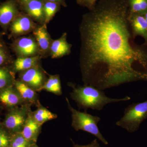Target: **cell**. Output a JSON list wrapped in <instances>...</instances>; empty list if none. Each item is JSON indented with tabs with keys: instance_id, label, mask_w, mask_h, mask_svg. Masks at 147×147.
<instances>
[{
	"instance_id": "cell-1",
	"label": "cell",
	"mask_w": 147,
	"mask_h": 147,
	"mask_svg": "<svg viewBox=\"0 0 147 147\" xmlns=\"http://www.w3.org/2000/svg\"><path fill=\"white\" fill-rule=\"evenodd\" d=\"M129 14L127 0H98L83 15L79 32L84 85L103 90L147 81V51L132 45Z\"/></svg>"
},
{
	"instance_id": "cell-2",
	"label": "cell",
	"mask_w": 147,
	"mask_h": 147,
	"mask_svg": "<svg viewBox=\"0 0 147 147\" xmlns=\"http://www.w3.org/2000/svg\"><path fill=\"white\" fill-rule=\"evenodd\" d=\"M68 86L72 89L70 93L71 98L77 103L79 109H83L86 112L89 108L100 111L109 103L127 101L131 99V98L128 96L121 98L108 97L102 90L90 85L82 86L69 83Z\"/></svg>"
},
{
	"instance_id": "cell-3",
	"label": "cell",
	"mask_w": 147,
	"mask_h": 147,
	"mask_svg": "<svg viewBox=\"0 0 147 147\" xmlns=\"http://www.w3.org/2000/svg\"><path fill=\"white\" fill-rule=\"evenodd\" d=\"M69 110L71 113V126L76 131L82 130L92 134L105 145L108 142L102 136L98 127L100 118L93 116L87 112H81L74 109L70 104L68 98L66 97Z\"/></svg>"
},
{
	"instance_id": "cell-4",
	"label": "cell",
	"mask_w": 147,
	"mask_h": 147,
	"mask_svg": "<svg viewBox=\"0 0 147 147\" xmlns=\"http://www.w3.org/2000/svg\"><path fill=\"white\" fill-rule=\"evenodd\" d=\"M146 119L147 100L127 106L123 116L116 123V125L132 133L138 130L141 124Z\"/></svg>"
},
{
	"instance_id": "cell-5",
	"label": "cell",
	"mask_w": 147,
	"mask_h": 147,
	"mask_svg": "<svg viewBox=\"0 0 147 147\" xmlns=\"http://www.w3.org/2000/svg\"><path fill=\"white\" fill-rule=\"evenodd\" d=\"M32 105L26 103L9 108L2 123L3 125L11 134L21 132Z\"/></svg>"
},
{
	"instance_id": "cell-6",
	"label": "cell",
	"mask_w": 147,
	"mask_h": 147,
	"mask_svg": "<svg viewBox=\"0 0 147 147\" xmlns=\"http://www.w3.org/2000/svg\"><path fill=\"white\" fill-rule=\"evenodd\" d=\"M18 77L19 80L36 92L41 91L48 79L41 65L19 72Z\"/></svg>"
},
{
	"instance_id": "cell-7",
	"label": "cell",
	"mask_w": 147,
	"mask_h": 147,
	"mask_svg": "<svg viewBox=\"0 0 147 147\" xmlns=\"http://www.w3.org/2000/svg\"><path fill=\"white\" fill-rule=\"evenodd\" d=\"M11 47L17 57L40 56L38 45L33 36L17 38L11 44Z\"/></svg>"
},
{
	"instance_id": "cell-8",
	"label": "cell",
	"mask_w": 147,
	"mask_h": 147,
	"mask_svg": "<svg viewBox=\"0 0 147 147\" xmlns=\"http://www.w3.org/2000/svg\"><path fill=\"white\" fill-rule=\"evenodd\" d=\"M38 25L26 13L20 12L9 26V37L17 38L32 32Z\"/></svg>"
},
{
	"instance_id": "cell-9",
	"label": "cell",
	"mask_w": 147,
	"mask_h": 147,
	"mask_svg": "<svg viewBox=\"0 0 147 147\" xmlns=\"http://www.w3.org/2000/svg\"><path fill=\"white\" fill-rule=\"evenodd\" d=\"M18 4L17 0H6L0 4V27L5 31L20 13Z\"/></svg>"
},
{
	"instance_id": "cell-10",
	"label": "cell",
	"mask_w": 147,
	"mask_h": 147,
	"mask_svg": "<svg viewBox=\"0 0 147 147\" xmlns=\"http://www.w3.org/2000/svg\"><path fill=\"white\" fill-rule=\"evenodd\" d=\"M32 33L38 45L40 56L45 57L49 55L50 45L53 41L47 31V25H38Z\"/></svg>"
},
{
	"instance_id": "cell-11",
	"label": "cell",
	"mask_w": 147,
	"mask_h": 147,
	"mask_svg": "<svg viewBox=\"0 0 147 147\" xmlns=\"http://www.w3.org/2000/svg\"><path fill=\"white\" fill-rule=\"evenodd\" d=\"M44 1V0H29L21 5L26 14L38 25L45 24Z\"/></svg>"
},
{
	"instance_id": "cell-12",
	"label": "cell",
	"mask_w": 147,
	"mask_h": 147,
	"mask_svg": "<svg viewBox=\"0 0 147 147\" xmlns=\"http://www.w3.org/2000/svg\"><path fill=\"white\" fill-rule=\"evenodd\" d=\"M0 102L9 108L26 103L13 85L0 91Z\"/></svg>"
},
{
	"instance_id": "cell-13",
	"label": "cell",
	"mask_w": 147,
	"mask_h": 147,
	"mask_svg": "<svg viewBox=\"0 0 147 147\" xmlns=\"http://www.w3.org/2000/svg\"><path fill=\"white\" fill-rule=\"evenodd\" d=\"M67 34L65 32L56 40H53L50 49L49 55L53 59H57L68 55L71 53L72 45L67 40Z\"/></svg>"
},
{
	"instance_id": "cell-14",
	"label": "cell",
	"mask_w": 147,
	"mask_h": 147,
	"mask_svg": "<svg viewBox=\"0 0 147 147\" xmlns=\"http://www.w3.org/2000/svg\"><path fill=\"white\" fill-rule=\"evenodd\" d=\"M32 112L31 110L21 133L28 141L33 144H36L41 132L42 125L34 120L32 116Z\"/></svg>"
},
{
	"instance_id": "cell-15",
	"label": "cell",
	"mask_w": 147,
	"mask_h": 147,
	"mask_svg": "<svg viewBox=\"0 0 147 147\" xmlns=\"http://www.w3.org/2000/svg\"><path fill=\"white\" fill-rule=\"evenodd\" d=\"M128 20L131 29V34L134 38L140 36L145 40L147 45V23L143 15L129 14Z\"/></svg>"
},
{
	"instance_id": "cell-16",
	"label": "cell",
	"mask_w": 147,
	"mask_h": 147,
	"mask_svg": "<svg viewBox=\"0 0 147 147\" xmlns=\"http://www.w3.org/2000/svg\"><path fill=\"white\" fill-rule=\"evenodd\" d=\"M42 57L40 55L33 57H17L11 64V70L15 74L25 71L32 67L40 65V60Z\"/></svg>"
},
{
	"instance_id": "cell-17",
	"label": "cell",
	"mask_w": 147,
	"mask_h": 147,
	"mask_svg": "<svg viewBox=\"0 0 147 147\" xmlns=\"http://www.w3.org/2000/svg\"><path fill=\"white\" fill-rule=\"evenodd\" d=\"M13 86L26 103L37 105L40 103L39 96L36 92L20 80H15Z\"/></svg>"
},
{
	"instance_id": "cell-18",
	"label": "cell",
	"mask_w": 147,
	"mask_h": 147,
	"mask_svg": "<svg viewBox=\"0 0 147 147\" xmlns=\"http://www.w3.org/2000/svg\"><path fill=\"white\" fill-rule=\"evenodd\" d=\"M37 109L32 111L33 118L38 123L42 125L48 121L55 119L57 117V115L53 113L41 105L40 102L37 106Z\"/></svg>"
},
{
	"instance_id": "cell-19",
	"label": "cell",
	"mask_w": 147,
	"mask_h": 147,
	"mask_svg": "<svg viewBox=\"0 0 147 147\" xmlns=\"http://www.w3.org/2000/svg\"><path fill=\"white\" fill-rule=\"evenodd\" d=\"M42 90L53 93L56 95L60 96L62 94L59 75H49L47 81L41 88V91Z\"/></svg>"
},
{
	"instance_id": "cell-20",
	"label": "cell",
	"mask_w": 147,
	"mask_h": 147,
	"mask_svg": "<svg viewBox=\"0 0 147 147\" xmlns=\"http://www.w3.org/2000/svg\"><path fill=\"white\" fill-rule=\"evenodd\" d=\"M14 75L8 67H0V91L13 85L16 80Z\"/></svg>"
},
{
	"instance_id": "cell-21",
	"label": "cell",
	"mask_w": 147,
	"mask_h": 147,
	"mask_svg": "<svg viewBox=\"0 0 147 147\" xmlns=\"http://www.w3.org/2000/svg\"><path fill=\"white\" fill-rule=\"evenodd\" d=\"M129 14L144 15L147 12V0H127Z\"/></svg>"
},
{
	"instance_id": "cell-22",
	"label": "cell",
	"mask_w": 147,
	"mask_h": 147,
	"mask_svg": "<svg viewBox=\"0 0 147 147\" xmlns=\"http://www.w3.org/2000/svg\"><path fill=\"white\" fill-rule=\"evenodd\" d=\"M61 5L57 3L45 1L44 3V12L45 24L47 25L51 20L60 8Z\"/></svg>"
},
{
	"instance_id": "cell-23",
	"label": "cell",
	"mask_w": 147,
	"mask_h": 147,
	"mask_svg": "<svg viewBox=\"0 0 147 147\" xmlns=\"http://www.w3.org/2000/svg\"><path fill=\"white\" fill-rule=\"evenodd\" d=\"M13 61L8 48L1 40L0 41V67H7Z\"/></svg>"
},
{
	"instance_id": "cell-24",
	"label": "cell",
	"mask_w": 147,
	"mask_h": 147,
	"mask_svg": "<svg viewBox=\"0 0 147 147\" xmlns=\"http://www.w3.org/2000/svg\"><path fill=\"white\" fill-rule=\"evenodd\" d=\"M32 144L25 139L21 132L11 134L9 147H29Z\"/></svg>"
},
{
	"instance_id": "cell-25",
	"label": "cell",
	"mask_w": 147,
	"mask_h": 147,
	"mask_svg": "<svg viewBox=\"0 0 147 147\" xmlns=\"http://www.w3.org/2000/svg\"><path fill=\"white\" fill-rule=\"evenodd\" d=\"M11 134L0 123V147H9Z\"/></svg>"
},
{
	"instance_id": "cell-26",
	"label": "cell",
	"mask_w": 147,
	"mask_h": 147,
	"mask_svg": "<svg viewBox=\"0 0 147 147\" xmlns=\"http://www.w3.org/2000/svg\"><path fill=\"white\" fill-rule=\"evenodd\" d=\"M77 4L80 6L87 7L89 10L93 8L98 0H76Z\"/></svg>"
},
{
	"instance_id": "cell-27",
	"label": "cell",
	"mask_w": 147,
	"mask_h": 147,
	"mask_svg": "<svg viewBox=\"0 0 147 147\" xmlns=\"http://www.w3.org/2000/svg\"><path fill=\"white\" fill-rule=\"evenodd\" d=\"M73 147H100L97 142V139H95L90 144L86 145H80L74 144Z\"/></svg>"
},
{
	"instance_id": "cell-28",
	"label": "cell",
	"mask_w": 147,
	"mask_h": 147,
	"mask_svg": "<svg viewBox=\"0 0 147 147\" xmlns=\"http://www.w3.org/2000/svg\"><path fill=\"white\" fill-rule=\"evenodd\" d=\"M44 1H47L59 3L61 5L65 7L67 6V5L66 4L65 0H44Z\"/></svg>"
},
{
	"instance_id": "cell-29",
	"label": "cell",
	"mask_w": 147,
	"mask_h": 147,
	"mask_svg": "<svg viewBox=\"0 0 147 147\" xmlns=\"http://www.w3.org/2000/svg\"><path fill=\"white\" fill-rule=\"evenodd\" d=\"M17 1L18 2V3L21 5L24 4L25 3L27 2V1H28V0H17Z\"/></svg>"
},
{
	"instance_id": "cell-30",
	"label": "cell",
	"mask_w": 147,
	"mask_h": 147,
	"mask_svg": "<svg viewBox=\"0 0 147 147\" xmlns=\"http://www.w3.org/2000/svg\"><path fill=\"white\" fill-rule=\"evenodd\" d=\"M29 147H39L36 144H33L31 145Z\"/></svg>"
},
{
	"instance_id": "cell-31",
	"label": "cell",
	"mask_w": 147,
	"mask_h": 147,
	"mask_svg": "<svg viewBox=\"0 0 147 147\" xmlns=\"http://www.w3.org/2000/svg\"><path fill=\"white\" fill-rule=\"evenodd\" d=\"M144 16V17L145 18V20H146V21L147 23V12H146L145 14H144V15H143Z\"/></svg>"
},
{
	"instance_id": "cell-32",
	"label": "cell",
	"mask_w": 147,
	"mask_h": 147,
	"mask_svg": "<svg viewBox=\"0 0 147 147\" xmlns=\"http://www.w3.org/2000/svg\"><path fill=\"white\" fill-rule=\"evenodd\" d=\"M2 40V34L1 32H0V41H1Z\"/></svg>"
}]
</instances>
